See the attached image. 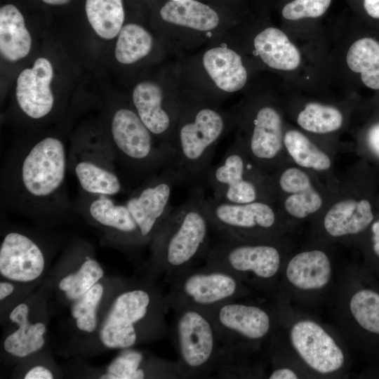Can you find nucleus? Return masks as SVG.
Instances as JSON below:
<instances>
[{
    "label": "nucleus",
    "instance_id": "obj_17",
    "mask_svg": "<svg viewBox=\"0 0 379 379\" xmlns=\"http://www.w3.org/2000/svg\"><path fill=\"white\" fill-rule=\"evenodd\" d=\"M53 77L52 65L45 58H37L32 68L20 73L15 96L20 109L27 117L38 120L52 111L54 97L50 84Z\"/></svg>",
    "mask_w": 379,
    "mask_h": 379
},
{
    "label": "nucleus",
    "instance_id": "obj_11",
    "mask_svg": "<svg viewBox=\"0 0 379 379\" xmlns=\"http://www.w3.org/2000/svg\"><path fill=\"white\" fill-rule=\"evenodd\" d=\"M210 313L223 350L244 351L247 343L263 339L271 329L269 313L256 305L232 300Z\"/></svg>",
    "mask_w": 379,
    "mask_h": 379
},
{
    "label": "nucleus",
    "instance_id": "obj_34",
    "mask_svg": "<svg viewBox=\"0 0 379 379\" xmlns=\"http://www.w3.org/2000/svg\"><path fill=\"white\" fill-rule=\"evenodd\" d=\"M104 294V286L98 282L85 294L72 302L70 312L77 328L93 333L98 327V310Z\"/></svg>",
    "mask_w": 379,
    "mask_h": 379
},
{
    "label": "nucleus",
    "instance_id": "obj_25",
    "mask_svg": "<svg viewBox=\"0 0 379 379\" xmlns=\"http://www.w3.org/2000/svg\"><path fill=\"white\" fill-rule=\"evenodd\" d=\"M254 48L261 60L271 68L291 71L298 67L301 55L279 29L267 27L256 35Z\"/></svg>",
    "mask_w": 379,
    "mask_h": 379
},
{
    "label": "nucleus",
    "instance_id": "obj_42",
    "mask_svg": "<svg viewBox=\"0 0 379 379\" xmlns=\"http://www.w3.org/2000/svg\"><path fill=\"white\" fill-rule=\"evenodd\" d=\"M270 379H296L298 378L295 373L291 369L287 368H278L272 371Z\"/></svg>",
    "mask_w": 379,
    "mask_h": 379
},
{
    "label": "nucleus",
    "instance_id": "obj_15",
    "mask_svg": "<svg viewBox=\"0 0 379 379\" xmlns=\"http://www.w3.org/2000/svg\"><path fill=\"white\" fill-rule=\"evenodd\" d=\"M42 247L30 235L17 230L6 232L0 244V274L11 281L29 283L44 271Z\"/></svg>",
    "mask_w": 379,
    "mask_h": 379
},
{
    "label": "nucleus",
    "instance_id": "obj_14",
    "mask_svg": "<svg viewBox=\"0 0 379 379\" xmlns=\"http://www.w3.org/2000/svg\"><path fill=\"white\" fill-rule=\"evenodd\" d=\"M74 209L117 242L128 246L143 245L138 227L127 206L117 204L112 197L81 191Z\"/></svg>",
    "mask_w": 379,
    "mask_h": 379
},
{
    "label": "nucleus",
    "instance_id": "obj_43",
    "mask_svg": "<svg viewBox=\"0 0 379 379\" xmlns=\"http://www.w3.org/2000/svg\"><path fill=\"white\" fill-rule=\"evenodd\" d=\"M371 230L373 233V249L379 257V219L372 224Z\"/></svg>",
    "mask_w": 379,
    "mask_h": 379
},
{
    "label": "nucleus",
    "instance_id": "obj_23",
    "mask_svg": "<svg viewBox=\"0 0 379 379\" xmlns=\"http://www.w3.org/2000/svg\"><path fill=\"white\" fill-rule=\"evenodd\" d=\"M331 274L330 260L319 250L295 255L288 263L286 276L290 283L302 290L319 289L327 284Z\"/></svg>",
    "mask_w": 379,
    "mask_h": 379
},
{
    "label": "nucleus",
    "instance_id": "obj_36",
    "mask_svg": "<svg viewBox=\"0 0 379 379\" xmlns=\"http://www.w3.org/2000/svg\"><path fill=\"white\" fill-rule=\"evenodd\" d=\"M332 0H291L281 9V15L288 20L318 18L327 11Z\"/></svg>",
    "mask_w": 379,
    "mask_h": 379
},
{
    "label": "nucleus",
    "instance_id": "obj_1",
    "mask_svg": "<svg viewBox=\"0 0 379 379\" xmlns=\"http://www.w3.org/2000/svg\"><path fill=\"white\" fill-rule=\"evenodd\" d=\"M67 168L66 146L59 138L48 135L13 149L1 173L4 206L37 220L65 217L74 209Z\"/></svg>",
    "mask_w": 379,
    "mask_h": 379
},
{
    "label": "nucleus",
    "instance_id": "obj_7",
    "mask_svg": "<svg viewBox=\"0 0 379 379\" xmlns=\"http://www.w3.org/2000/svg\"><path fill=\"white\" fill-rule=\"evenodd\" d=\"M166 280L169 290L165 299L168 309L190 306L211 312L222 304L235 300L244 292L238 277L206 266L185 268Z\"/></svg>",
    "mask_w": 379,
    "mask_h": 379
},
{
    "label": "nucleus",
    "instance_id": "obj_45",
    "mask_svg": "<svg viewBox=\"0 0 379 379\" xmlns=\"http://www.w3.org/2000/svg\"><path fill=\"white\" fill-rule=\"evenodd\" d=\"M46 4L50 5H63L69 2L71 0H42Z\"/></svg>",
    "mask_w": 379,
    "mask_h": 379
},
{
    "label": "nucleus",
    "instance_id": "obj_44",
    "mask_svg": "<svg viewBox=\"0 0 379 379\" xmlns=\"http://www.w3.org/2000/svg\"><path fill=\"white\" fill-rule=\"evenodd\" d=\"M14 285L10 281H1L0 282V300H3L13 293Z\"/></svg>",
    "mask_w": 379,
    "mask_h": 379
},
{
    "label": "nucleus",
    "instance_id": "obj_6",
    "mask_svg": "<svg viewBox=\"0 0 379 379\" xmlns=\"http://www.w3.org/2000/svg\"><path fill=\"white\" fill-rule=\"evenodd\" d=\"M154 138L136 112L125 107L114 112L109 143L124 175L138 185L171 166V153L162 145H157Z\"/></svg>",
    "mask_w": 379,
    "mask_h": 379
},
{
    "label": "nucleus",
    "instance_id": "obj_12",
    "mask_svg": "<svg viewBox=\"0 0 379 379\" xmlns=\"http://www.w3.org/2000/svg\"><path fill=\"white\" fill-rule=\"evenodd\" d=\"M244 150L241 143L234 144L208 171L204 183L212 190L214 199L236 204L259 201L258 185L248 176L252 163L246 159Z\"/></svg>",
    "mask_w": 379,
    "mask_h": 379
},
{
    "label": "nucleus",
    "instance_id": "obj_40",
    "mask_svg": "<svg viewBox=\"0 0 379 379\" xmlns=\"http://www.w3.org/2000/svg\"><path fill=\"white\" fill-rule=\"evenodd\" d=\"M53 377L52 372L42 365L32 367L24 375L25 379H53Z\"/></svg>",
    "mask_w": 379,
    "mask_h": 379
},
{
    "label": "nucleus",
    "instance_id": "obj_39",
    "mask_svg": "<svg viewBox=\"0 0 379 379\" xmlns=\"http://www.w3.org/2000/svg\"><path fill=\"white\" fill-rule=\"evenodd\" d=\"M366 140L370 151L379 158V121L369 127Z\"/></svg>",
    "mask_w": 379,
    "mask_h": 379
},
{
    "label": "nucleus",
    "instance_id": "obj_4",
    "mask_svg": "<svg viewBox=\"0 0 379 379\" xmlns=\"http://www.w3.org/2000/svg\"><path fill=\"white\" fill-rule=\"evenodd\" d=\"M223 115L211 107L199 108L173 133L171 168L182 183L203 185L212 166L215 147L225 129Z\"/></svg>",
    "mask_w": 379,
    "mask_h": 379
},
{
    "label": "nucleus",
    "instance_id": "obj_18",
    "mask_svg": "<svg viewBox=\"0 0 379 379\" xmlns=\"http://www.w3.org/2000/svg\"><path fill=\"white\" fill-rule=\"evenodd\" d=\"M132 100L142 121L172 155L173 121L172 114L164 107L160 86L151 81H142L133 89Z\"/></svg>",
    "mask_w": 379,
    "mask_h": 379
},
{
    "label": "nucleus",
    "instance_id": "obj_22",
    "mask_svg": "<svg viewBox=\"0 0 379 379\" xmlns=\"http://www.w3.org/2000/svg\"><path fill=\"white\" fill-rule=\"evenodd\" d=\"M374 218L367 199L345 200L335 204L326 213L324 225L333 237L358 234L372 223Z\"/></svg>",
    "mask_w": 379,
    "mask_h": 379
},
{
    "label": "nucleus",
    "instance_id": "obj_10",
    "mask_svg": "<svg viewBox=\"0 0 379 379\" xmlns=\"http://www.w3.org/2000/svg\"><path fill=\"white\" fill-rule=\"evenodd\" d=\"M109 143H75L68 154L69 167L80 190L93 195L115 196L122 192L123 182Z\"/></svg>",
    "mask_w": 379,
    "mask_h": 379
},
{
    "label": "nucleus",
    "instance_id": "obj_41",
    "mask_svg": "<svg viewBox=\"0 0 379 379\" xmlns=\"http://www.w3.org/2000/svg\"><path fill=\"white\" fill-rule=\"evenodd\" d=\"M361 8L367 17L379 21V0H361Z\"/></svg>",
    "mask_w": 379,
    "mask_h": 379
},
{
    "label": "nucleus",
    "instance_id": "obj_24",
    "mask_svg": "<svg viewBox=\"0 0 379 379\" xmlns=\"http://www.w3.org/2000/svg\"><path fill=\"white\" fill-rule=\"evenodd\" d=\"M29 312L28 305L22 302L16 305L9 315L18 328L5 338L4 348L16 357H25L41 350L45 344L46 325L42 322L30 323Z\"/></svg>",
    "mask_w": 379,
    "mask_h": 379
},
{
    "label": "nucleus",
    "instance_id": "obj_31",
    "mask_svg": "<svg viewBox=\"0 0 379 379\" xmlns=\"http://www.w3.org/2000/svg\"><path fill=\"white\" fill-rule=\"evenodd\" d=\"M103 276L104 270L100 264L86 255L75 272L60 280L58 288L64 293L65 298L72 302L99 282Z\"/></svg>",
    "mask_w": 379,
    "mask_h": 379
},
{
    "label": "nucleus",
    "instance_id": "obj_26",
    "mask_svg": "<svg viewBox=\"0 0 379 379\" xmlns=\"http://www.w3.org/2000/svg\"><path fill=\"white\" fill-rule=\"evenodd\" d=\"M32 46L30 34L24 18L12 4L0 9V51L8 61L14 62L27 56Z\"/></svg>",
    "mask_w": 379,
    "mask_h": 379
},
{
    "label": "nucleus",
    "instance_id": "obj_37",
    "mask_svg": "<svg viewBox=\"0 0 379 379\" xmlns=\"http://www.w3.org/2000/svg\"><path fill=\"white\" fill-rule=\"evenodd\" d=\"M321 204L322 200L319 194L312 187L288 197L284 206L289 214L302 218L319 209Z\"/></svg>",
    "mask_w": 379,
    "mask_h": 379
},
{
    "label": "nucleus",
    "instance_id": "obj_19",
    "mask_svg": "<svg viewBox=\"0 0 379 379\" xmlns=\"http://www.w3.org/2000/svg\"><path fill=\"white\" fill-rule=\"evenodd\" d=\"M101 379L181 378L176 361L145 354L131 347L124 351L109 365Z\"/></svg>",
    "mask_w": 379,
    "mask_h": 379
},
{
    "label": "nucleus",
    "instance_id": "obj_32",
    "mask_svg": "<svg viewBox=\"0 0 379 379\" xmlns=\"http://www.w3.org/2000/svg\"><path fill=\"white\" fill-rule=\"evenodd\" d=\"M284 145L295 163L300 166L317 171H325L331 166L329 157L298 131L286 132L284 136Z\"/></svg>",
    "mask_w": 379,
    "mask_h": 379
},
{
    "label": "nucleus",
    "instance_id": "obj_28",
    "mask_svg": "<svg viewBox=\"0 0 379 379\" xmlns=\"http://www.w3.org/2000/svg\"><path fill=\"white\" fill-rule=\"evenodd\" d=\"M348 67L359 74L365 86L379 90V41L371 36H363L350 47L346 58Z\"/></svg>",
    "mask_w": 379,
    "mask_h": 379
},
{
    "label": "nucleus",
    "instance_id": "obj_30",
    "mask_svg": "<svg viewBox=\"0 0 379 379\" xmlns=\"http://www.w3.org/2000/svg\"><path fill=\"white\" fill-rule=\"evenodd\" d=\"M151 34L142 26L129 23L122 27L115 46V57L122 64H132L149 54Z\"/></svg>",
    "mask_w": 379,
    "mask_h": 379
},
{
    "label": "nucleus",
    "instance_id": "obj_29",
    "mask_svg": "<svg viewBox=\"0 0 379 379\" xmlns=\"http://www.w3.org/2000/svg\"><path fill=\"white\" fill-rule=\"evenodd\" d=\"M88 20L98 35L105 39L117 36L124 21L122 0H86Z\"/></svg>",
    "mask_w": 379,
    "mask_h": 379
},
{
    "label": "nucleus",
    "instance_id": "obj_16",
    "mask_svg": "<svg viewBox=\"0 0 379 379\" xmlns=\"http://www.w3.org/2000/svg\"><path fill=\"white\" fill-rule=\"evenodd\" d=\"M291 343L304 361L321 373H330L342 367L344 354L333 338L317 323L304 320L291 330Z\"/></svg>",
    "mask_w": 379,
    "mask_h": 379
},
{
    "label": "nucleus",
    "instance_id": "obj_20",
    "mask_svg": "<svg viewBox=\"0 0 379 379\" xmlns=\"http://www.w3.org/2000/svg\"><path fill=\"white\" fill-rule=\"evenodd\" d=\"M284 144L282 121L278 112L265 106L257 112L248 142L250 154L258 161H271L280 152Z\"/></svg>",
    "mask_w": 379,
    "mask_h": 379
},
{
    "label": "nucleus",
    "instance_id": "obj_8",
    "mask_svg": "<svg viewBox=\"0 0 379 379\" xmlns=\"http://www.w3.org/2000/svg\"><path fill=\"white\" fill-rule=\"evenodd\" d=\"M215 232L218 239L213 244H210L204 266L225 270L241 281L247 275L262 281L277 275L281 256L275 246L248 243L241 236Z\"/></svg>",
    "mask_w": 379,
    "mask_h": 379
},
{
    "label": "nucleus",
    "instance_id": "obj_5",
    "mask_svg": "<svg viewBox=\"0 0 379 379\" xmlns=\"http://www.w3.org/2000/svg\"><path fill=\"white\" fill-rule=\"evenodd\" d=\"M172 310L171 334L181 378L213 375L220 357L221 344L210 312L190 306Z\"/></svg>",
    "mask_w": 379,
    "mask_h": 379
},
{
    "label": "nucleus",
    "instance_id": "obj_9",
    "mask_svg": "<svg viewBox=\"0 0 379 379\" xmlns=\"http://www.w3.org/2000/svg\"><path fill=\"white\" fill-rule=\"evenodd\" d=\"M180 183L182 179L176 171L165 168L135 187L124 203L138 227L143 245L151 242L173 210L172 192Z\"/></svg>",
    "mask_w": 379,
    "mask_h": 379
},
{
    "label": "nucleus",
    "instance_id": "obj_3",
    "mask_svg": "<svg viewBox=\"0 0 379 379\" xmlns=\"http://www.w3.org/2000/svg\"><path fill=\"white\" fill-rule=\"evenodd\" d=\"M168 309L165 296L150 280L124 285L100 327V340L107 348L124 350L166 337Z\"/></svg>",
    "mask_w": 379,
    "mask_h": 379
},
{
    "label": "nucleus",
    "instance_id": "obj_35",
    "mask_svg": "<svg viewBox=\"0 0 379 379\" xmlns=\"http://www.w3.org/2000/svg\"><path fill=\"white\" fill-rule=\"evenodd\" d=\"M350 312L366 331L379 335V293L371 289L356 292L350 302Z\"/></svg>",
    "mask_w": 379,
    "mask_h": 379
},
{
    "label": "nucleus",
    "instance_id": "obj_33",
    "mask_svg": "<svg viewBox=\"0 0 379 379\" xmlns=\"http://www.w3.org/2000/svg\"><path fill=\"white\" fill-rule=\"evenodd\" d=\"M343 114L335 107L310 102L299 113L297 122L305 131L315 133L335 131L343 124Z\"/></svg>",
    "mask_w": 379,
    "mask_h": 379
},
{
    "label": "nucleus",
    "instance_id": "obj_38",
    "mask_svg": "<svg viewBox=\"0 0 379 379\" xmlns=\"http://www.w3.org/2000/svg\"><path fill=\"white\" fill-rule=\"evenodd\" d=\"M280 188L286 193H299L312 187L307 175L296 168L286 169L279 180Z\"/></svg>",
    "mask_w": 379,
    "mask_h": 379
},
{
    "label": "nucleus",
    "instance_id": "obj_46",
    "mask_svg": "<svg viewBox=\"0 0 379 379\" xmlns=\"http://www.w3.org/2000/svg\"><path fill=\"white\" fill-rule=\"evenodd\" d=\"M171 1H180V0H171Z\"/></svg>",
    "mask_w": 379,
    "mask_h": 379
},
{
    "label": "nucleus",
    "instance_id": "obj_13",
    "mask_svg": "<svg viewBox=\"0 0 379 379\" xmlns=\"http://www.w3.org/2000/svg\"><path fill=\"white\" fill-rule=\"evenodd\" d=\"M205 208L213 230L218 232L241 237L248 232L269 230L276 222L274 209L262 201L236 204L206 197Z\"/></svg>",
    "mask_w": 379,
    "mask_h": 379
},
{
    "label": "nucleus",
    "instance_id": "obj_2",
    "mask_svg": "<svg viewBox=\"0 0 379 379\" xmlns=\"http://www.w3.org/2000/svg\"><path fill=\"white\" fill-rule=\"evenodd\" d=\"M204 185L190 186L187 199L173 208L151 241L149 280L166 279L206 256L213 230L205 208Z\"/></svg>",
    "mask_w": 379,
    "mask_h": 379
},
{
    "label": "nucleus",
    "instance_id": "obj_21",
    "mask_svg": "<svg viewBox=\"0 0 379 379\" xmlns=\"http://www.w3.org/2000/svg\"><path fill=\"white\" fill-rule=\"evenodd\" d=\"M204 67L221 90L233 93L241 89L247 81V72L241 56L226 47H215L203 56Z\"/></svg>",
    "mask_w": 379,
    "mask_h": 379
},
{
    "label": "nucleus",
    "instance_id": "obj_27",
    "mask_svg": "<svg viewBox=\"0 0 379 379\" xmlns=\"http://www.w3.org/2000/svg\"><path fill=\"white\" fill-rule=\"evenodd\" d=\"M160 15L169 23L199 31L215 29L220 20L213 8L197 0H170L161 8Z\"/></svg>",
    "mask_w": 379,
    "mask_h": 379
}]
</instances>
